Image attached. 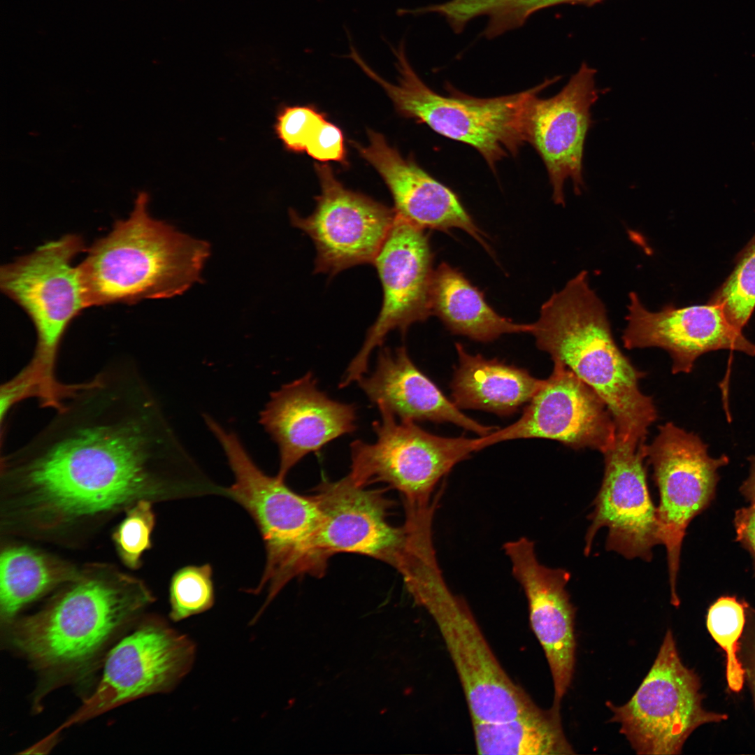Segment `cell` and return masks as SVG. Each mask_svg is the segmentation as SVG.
I'll use <instances>...</instances> for the list:
<instances>
[{
  "mask_svg": "<svg viewBox=\"0 0 755 755\" xmlns=\"http://www.w3.org/2000/svg\"><path fill=\"white\" fill-rule=\"evenodd\" d=\"M51 420L4 459L5 486L40 528L69 526L131 507L194 497L189 457L131 366H106L66 385Z\"/></svg>",
  "mask_w": 755,
  "mask_h": 755,
  "instance_id": "6da1fadb",
  "label": "cell"
},
{
  "mask_svg": "<svg viewBox=\"0 0 755 755\" xmlns=\"http://www.w3.org/2000/svg\"><path fill=\"white\" fill-rule=\"evenodd\" d=\"M530 332L538 349L563 363L604 401L623 443L645 440L657 411L639 387L644 373L622 353L604 303L582 271L543 303Z\"/></svg>",
  "mask_w": 755,
  "mask_h": 755,
  "instance_id": "7a4b0ae2",
  "label": "cell"
},
{
  "mask_svg": "<svg viewBox=\"0 0 755 755\" xmlns=\"http://www.w3.org/2000/svg\"><path fill=\"white\" fill-rule=\"evenodd\" d=\"M148 203L141 192L129 217L117 221L78 265L87 308L171 298L201 281L208 243L154 219Z\"/></svg>",
  "mask_w": 755,
  "mask_h": 755,
  "instance_id": "3957f363",
  "label": "cell"
},
{
  "mask_svg": "<svg viewBox=\"0 0 755 755\" xmlns=\"http://www.w3.org/2000/svg\"><path fill=\"white\" fill-rule=\"evenodd\" d=\"M153 600L137 580L94 571L38 613L8 622V636L37 668L74 670L93 659Z\"/></svg>",
  "mask_w": 755,
  "mask_h": 755,
  "instance_id": "277c9868",
  "label": "cell"
},
{
  "mask_svg": "<svg viewBox=\"0 0 755 755\" xmlns=\"http://www.w3.org/2000/svg\"><path fill=\"white\" fill-rule=\"evenodd\" d=\"M390 47L399 72L397 85L378 75L359 52L353 53L351 59L385 90L399 113L426 124L441 136L474 148L493 170L497 162L515 155L528 143L533 99L561 79L555 76L521 92L491 98L470 96L453 89H449L450 95H441L429 88L412 68L405 54V38L397 48Z\"/></svg>",
  "mask_w": 755,
  "mask_h": 755,
  "instance_id": "5b68a950",
  "label": "cell"
},
{
  "mask_svg": "<svg viewBox=\"0 0 755 755\" xmlns=\"http://www.w3.org/2000/svg\"><path fill=\"white\" fill-rule=\"evenodd\" d=\"M206 423L217 439L233 473L224 496L243 507L255 522L264 542L266 563L259 584L245 590L266 589L257 619L292 579L312 572V554L321 519L314 496L300 495L277 476L265 474L252 461L237 436L212 417Z\"/></svg>",
  "mask_w": 755,
  "mask_h": 755,
  "instance_id": "8992f818",
  "label": "cell"
},
{
  "mask_svg": "<svg viewBox=\"0 0 755 755\" xmlns=\"http://www.w3.org/2000/svg\"><path fill=\"white\" fill-rule=\"evenodd\" d=\"M85 250L81 236L66 234L0 269L1 291L24 310L36 331L34 357L22 371L41 398L59 388L55 369L60 343L72 320L87 308L78 266L72 264Z\"/></svg>",
  "mask_w": 755,
  "mask_h": 755,
  "instance_id": "52a82bcc",
  "label": "cell"
},
{
  "mask_svg": "<svg viewBox=\"0 0 755 755\" xmlns=\"http://www.w3.org/2000/svg\"><path fill=\"white\" fill-rule=\"evenodd\" d=\"M700 681L684 665L671 630L665 635L648 673L625 704L606 706L610 722L620 724L638 754H679L689 735L701 725L719 723L728 715L705 710Z\"/></svg>",
  "mask_w": 755,
  "mask_h": 755,
  "instance_id": "ba28073f",
  "label": "cell"
},
{
  "mask_svg": "<svg viewBox=\"0 0 755 755\" xmlns=\"http://www.w3.org/2000/svg\"><path fill=\"white\" fill-rule=\"evenodd\" d=\"M381 419L373 423V443L350 444L351 470L358 485L384 482L403 496L405 507L428 506L435 487L458 463L478 451L479 438L433 435L415 422H397L387 409L378 407Z\"/></svg>",
  "mask_w": 755,
  "mask_h": 755,
  "instance_id": "9c48e42d",
  "label": "cell"
},
{
  "mask_svg": "<svg viewBox=\"0 0 755 755\" xmlns=\"http://www.w3.org/2000/svg\"><path fill=\"white\" fill-rule=\"evenodd\" d=\"M417 603L438 626L459 678L471 721H505L538 706L501 667L468 605L450 591L442 573L428 579Z\"/></svg>",
  "mask_w": 755,
  "mask_h": 755,
  "instance_id": "30bf717a",
  "label": "cell"
},
{
  "mask_svg": "<svg viewBox=\"0 0 755 755\" xmlns=\"http://www.w3.org/2000/svg\"><path fill=\"white\" fill-rule=\"evenodd\" d=\"M707 449L697 434L673 422L659 426L657 436L646 447L659 491V538L666 548L670 601L676 607L680 603L677 583L686 528L710 505L720 478L718 470L729 463L727 455L712 457Z\"/></svg>",
  "mask_w": 755,
  "mask_h": 755,
  "instance_id": "8fae6325",
  "label": "cell"
},
{
  "mask_svg": "<svg viewBox=\"0 0 755 755\" xmlns=\"http://www.w3.org/2000/svg\"><path fill=\"white\" fill-rule=\"evenodd\" d=\"M433 259L424 229L396 215L373 263L382 288L380 311L347 367L340 388L357 382L367 373L373 350L382 346L390 331L398 330L405 334L412 324L432 315Z\"/></svg>",
  "mask_w": 755,
  "mask_h": 755,
  "instance_id": "7c38bea8",
  "label": "cell"
},
{
  "mask_svg": "<svg viewBox=\"0 0 755 755\" xmlns=\"http://www.w3.org/2000/svg\"><path fill=\"white\" fill-rule=\"evenodd\" d=\"M194 658L195 645L185 635L158 619L143 621L109 652L96 689L62 727L172 690L189 672Z\"/></svg>",
  "mask_w": 755,
  "mask_h": 755,
  "instance_id": "4fadbf2b",
  "label": "cell"
},
{
  "mask_svg": "<svg viewBox=\"0 0 755 755\" xmlns=\"http://www.w3.org/2000/svg\"><path fill=\"white\" fill-rule=\"evenodd\" d=\"M321 185L312 213L289 211L292 224L308 235L316 249L315 273L334 275L373 264L396 217L393 208L346 189L326 164H315Z\"/></svg>",
  "mask_w": 755,
  "mask_h": 755,
  "instance_id": "5bb4252c",
  "label": "cell"
},
{
  "mask_svg": "<svg viewBox=\"0 0 755 755\" xmlns=\"http://www.w3.org/2000/svg\"><path fill=\"white\" fill-rule=\"evenodd\" d=\"M313 496L321 519L312 549V575H323L328 559L340 552L371 556L396 569L408 530L405 524L396 527L389 523L392 503L382 491L359 486L347 475L322 482Z\"/></svg>",
  "mask_w": 755,
  "mask_h": 755,
  "instance_id": "9a60e30c",
  "label": "cell"
},
{
  "mask_svg": "<svg viewBox=\"0 0 755 755\" xmlns=\"http://www.w3.org/2000/svg\"><path fill=\"white\" fill-rule=\"evenodd\" d=\"M549 377L513 424L480 437L478 450L521 438L556 440L574 449L605 453L617 441L612 416L601 397L563 363L554 361Z\"/></svg>",
  "mask_w": 755,
  "mask_h": 755,
  "instance_id": "2e32d148",
  "label": "cell"
},
{
  "mask_svg": "<svg viewBox=\"0 0 755 755\" xmlns=\"http://www.w3.org/2000/svg\"><path fill=\"white\" fill-rule=\"evenodd\" d=\"M596 70L582 62L555 95L533 99L528 116V143L541 158L556 204L565 205L564 185L570 180L575 194L584 189L585 141L594 121L591 109L608 89L596 85Z\"/></svg>",
  "mask_w": 755,
  "mask_h": 755,
  "instance_id": "e0dca14e",
  "label": "cell"
},
{
  "mask_svg": "<svg viewBox=\"0 0 755 755\" xmlns=\"http://www.w3.org/2000/svg\"><path fill=\"white\" fill-rule=\"evenodd\" d=\"M647 445L617 439L603 453L604 476L589 518L584 553L601 527L608 528L606 548L627 559L649 561L652 549L659 542L657 508L651 500L643 461Z\"/></svg>",
  "mask_w": 755,
  "mask_h": 755,
  "instance_id": "ac0fdd59",
  "label": "cell"
},
{
  "mask_svg": "<svg viewBox=\"0 0 755 755\" xmlns=\"http://www.w3.org/2000/svg\"><path fill=\"white\" fill-rule=\"evenodd\" d=\"M626 326L622 335L628 350L659 347L672 359V373H689L696 359L710 352L737 351L755 356V344L729 321L722 307L707 302L678 308L668 304L648 310L638 295H628Z\"/></svg>",
  "mask_w": 755,
  "mask_h": 755,
  "instance_id": "d6986e66",
  "label": "cell"
},
{
  "mask_svg": "<svg viewBox=\"0 0 755 755\" xmlns=\"http://www.w3.org/2000/svg\"><path fill=\"white\" fill-rule=\"evenodd\" d=\"M512 575L527 599L529 621L547 659L554 685L553 705L561 701L569 688L575 664V608L566 586L568 572L551 568L537 559L534 543L520 538L503 545Z\"/></svg>",
  "mask_w": 755,
  "mask_h": 755,
  "instance_id": "ffe728a7",
  "label": "cell"
},
{
  "mask_svg": "<svg viewBox=\"0 0 755 755\" xmlns=\"http://www.w3.org/2000/svg\"><path fill=\"white\" fill-rule=\"evenodd\" d=\"M356 421L355 405L329 398L311 372L272 392L259 422L278 448L276 476L285 480L307 454L354 432Z\"/></svg>",
  "mask_w": 755,
  "mask_h": 755,
  "instance_id": "44dd1931",
  "label": "cell"
},
{
  "mask_svg": "<svg viewBox=\"0 0 755 755\" xmlns=\"http://www.w3.org/2000/svg\"><path fill=\"white\" fill-rule=\"evenodd\" d=\"M354 146L384 180L398 217L424 230L462 229L491 252L485 235L458 196L413 160L403 158L382 134L369 131L368 144Z\"/></svg>",
  "mask_w": 755,
  "mask_h": 755,
  "instance_id": "7402d4cb",
  "label": "cell"
},
{
  "mask_svg": "<svg viewBox=\"0 0 755 755\" xmlns=\"http://www.w3.org/2000/svg\"><path fill=\"white\" fill-rule=\"evenodd\" d=\"M371 403L401 421L450 422L485 437L498 428L466 416L413 363L405 347L382 348L374 371L357 381Z\"/></svg>",
  "mask_w": 755,
  "mask_h": 755,
  "instance_id": "603a6c76",
  "label": "cell"
},
{
  "mask_svg": "<svg viewBox=\"0 0 755 755\" xmlns=\"http://www.w3.org/2000/svg\"><path fill=\"white\" fill-rule=\"evenodd\" d=\"M459 365L450 384L452 401L459 409H477L508 416L529 402L545 380L497 359L468 354L456 344Z\"/></svg>",
  "mask_w": 755,
  "mask_h": 755,
  "instance_id": "cb8c5ba5",
  "label": "cell"
},
{
  "mask_svg": "<svg viewBox=\"0 0 755 755\" xmlns=\"http://www.w3.org/2000/svg\"><path fill=\"white\" fill-rule=\"evenodd\" d=\"M431 308L452 333L479 342H491L505 333H530L532 329L531 324L515 323L498 315L482 292L446 263L434 271Z\"/></svg>",
  "mask_w": 755,
  "mask_h": 755,
  "instance_id": "d4e9b609",
  "label": "cell"
},
{
  "mask_svg": "<svg viewBox=\"0 0 755 755\" xmlns=\"http://www.w3.org/2000/svg\"><path fill=\"white\" fill-rule=\"evenodd\" d=\"M479 754H573L561 725L560 707L535 709L510 720L499 722L472 721Z\"/></svg>",
  "mask_w": 755,
  "mask_h": 755,
  "instance_id": "484cf974",
  "label": "cell"
},
{
  "mask_svg": "<svg viewBox=\"0 0 755 755\" xmlns=\"http://www.w3.org/2000/svg\"><path fill=\"white\" fill-rule=\"evenodd\" d=\"M57 573L45 557L27 547L4 549L0 557V610L6 623L26 604L56 582Z\"/></svg>",
  "mask_w": 755,
  "mask_h": 755,
  "instance_id": "4316f807",
  "label": "cell"
},
{
  "mask_svg": "<svg viewBox=\"0 0 755 755\" xmlns=\"http://www.w3.org/2000/svg\"><path fill=\"white\" fill-rule=\"evenodd\" d=\"M746 601L735 596L719 597L708 609L707 628L726 654V678L728 688L740 692L745 682V671L738 652L745 626Z\"/></svg>",
  "mask_w": 755,
  "mask_h": 755,
  "instance_id": "83f0119b",
  "label": "cell"
},
{
  "mask_svg": "<svg viewBox=\"0 0 755 755\" xmlns=\"http://www.w3.org/2000/svg\"><path fill=\"white\" fill-rule=\"evenodd\" d=\"M709 301L721 305L732 324L742 331L755 309V235Z\"/></svg>",
  "mask_w": 755,
  "mask_h": 755,
  "instance_id": "f1b7e54d",
  "label": "cell"
},
{
  "mask_svg": "<svg viewBox=\"0 0 755 755\" xmlns=\"http://www.w3.org/2000/svg\"><path fill=\"white\" fill-rule=\"evenodd\" d=\"M213 570L210 564L187 566L173 575L170 588V617L174 621L209 610L214 603Z\"/></svg>",
  "mask_w": 755,
  "mask_h": 755,
  "instance_id": "f546056e",
  "label": "cell"
},
{
  "mask_svg": "<svg viewBox=\"0 0 755 755\" xmlns=\"http://www.w3.org/2000/svg\"><path fill=\"white\" fill-rule=\"evenodd\" d=\"M152 503L143 499L129 507L113 534L118 555L131 569L141 566L142 554L152 547L151 534L155 524Z\"/></svg>",
  "mask_w": 755,
  "mask_h": 755,
  "instance_id": "4dcf8cb0",
  "label": "cell"
},
{
  "mask_svg": "<svg viewBox=\"0 0 755 755\" xmlns=\"http://www.w3.org/2000/svg\"><path fill=\"white\" fill-rule=\"evenodd\" d=\"M325 120V115L314 107L284 106L277 115L275 131L287 150L302 152Z\"/></svg>",
  "mask_w": 755,
  "mask_h": 755,
  "instance_id": "1f68e13d",
  "label": "cell"
},
{
  "mask_svg": "<svg viewBox=\"0 0 755 755\" xmlns=\"http://www.w3.org/2000/svg\"><path fill=\"white\" fill-rule=\"evenodd\" d=\"M305 152L319 161L345 162L346 151L342 131L325 120L308 141Z\"/></svg>",
  "mask_w": 755,
  "mask_h": 755,
  "instance_id": "d6a6232c",
  "label": "cell"
},
{
  "mask_svg": "<svg viewBox=\"0 0 755 755\" xmlns=\"http://www.w3.org/2000/svg\"><path fill=\"white\" fill-rule=\"evenodd\" d=\"M745 626L739 642L738 656L745 671V682L755 707V608L746 602Z\"/></svg>",
  "mask_w": 755,
  "mask_h": 755,
  "instance_id": "836d02e7",
  "label": "cell"
},
{
  "mask_svg": "<svg viewBox=\"0 0 755 755\" xmlns=\"http://www.w3.org/2000/svg\"><path fill=\"white\" fill-rule=\"evenodd\" d=\"M508 10L517 19L528 20L534 13L561 4L591 6L604 0H503Z\"/></svg>",
  "mask_w": 755,
  "mask_h": 755,
  "instance_id": "e575fe53",
  "label": "cell"
},
{
  "mask_svg": "<svg viewBox=\"0 0 755 755\" xmlns=\"http://www.w3.org/2000/svg\"><path fill=\"white\" fill-rule=\"evenodd\" d=\"M733 524L736 533L735 540L750 554L755 575V505L737 510Z\"/></svg>",
  "mask_w": 755,
  "mask_h": 755,
  "instance_id": "d590c367",
  "label": "cell"
},
{
  "mask_svg": "<svg viewBox=\"0 0 755 755\" xmlns=\"http://www.w3.org/2000/svg\"><path fill=\"white\" fill-rule=\"evenodd\" d=\"M747 459L749 462V475L740 487L739 491L751 505H755V455Z\"/></svg>",
  "mask_w": 755,
  "mask_h": 755,
  "instance_id": "8d00e7d4",
  "label": "cell"
},
{
  "mask_svg": "<svg viewBox=\"0 0 755 755\" xmlns=\"http://www.w3.org/2000/svg\"><path fill=\"white\" fill-rule=\"evenodd\" d=\"M20 375H22V374H21L20 373ZM22 377H23V376H22ZM23 378H24V377H23ZM24 379H25V378H24ZM25 380H26V379H25ZM27 382L29 383V382H28L27 380ZM29 385H30V384H29ZM30 387H31V385H30ZM61 388H62V387H61ZM31 390H32V388H31ZM59 392H60V390H59ZM32 394H33V396H34V394H33V391H32ZM59 394H58V396H59ZM57 398H58V396H57V399H56L55 402L54 403V404H53L52 405H50V406H53V405H55V403H56V401H57Z\"/></svg>",
  "mask_w": 755,
  "mask_h": 755,
  "instance_id": "74e56055",
  "label": "cell"
},
{
  "mask_svg": "<svg viewBox=\"0 0 755 755\" xmlns=\"http://www.w3.org/2000/svg\"><path fill=\"white\" fill-rule=\"evenodd\" d=\"M20 373H21V372H20ZM21 374H22V373H21ZM23 377H24V375H23ZM25 379H26V378H25ZM27 381H28V380H27ZM28 382H29V381H28ZM29 384H30V383H29ZM31 388H32V387H31ZM60 389H61V388H60ZM32 390H33V389H32ZM59 390H60V389H59ZM33 394H34V391H33ZM57 396H58V395H57ZM57 398H56V399H57ZM56 399H55V401H56ZM55 401L53 402V403H55ZM53 403H52V404H51V405H52Z\"/></svg>",
  "mask_w": 755,
  "mask_h": 755,
  "instance_id": "f35d334b",
  "label": "cell"
},
{
  "mask_svg": "<svg viewBox=\"0 0 755 755\" xmlns=\"http://www.w3.org/2000/svg\"><path fill=\"white\" fill-rule=\"evenodd\" d=\"M24 378H25V377H24ZM26 379H27V378H26ZM29 383H30V382H29ZM32 389H33V388H32ZM33 391H34V390H33ZM58 394H59V393H58ZM57 395H58V394H57ZM34 396H35V395H34ZM56 398H57V397H56ZM55 399H56V398H55ZM54 401H53V402H54ZM53 402H52V403H53ZM52 403H51V404H52ZM51 404H49V405H51ZM46 405H45V406H46Z\"/></svg>",
  "mask_w": 755,
  "mask_h": 755,
  "instance_id": "ab89813d",
  "label": "cell"
}]
</instances>
